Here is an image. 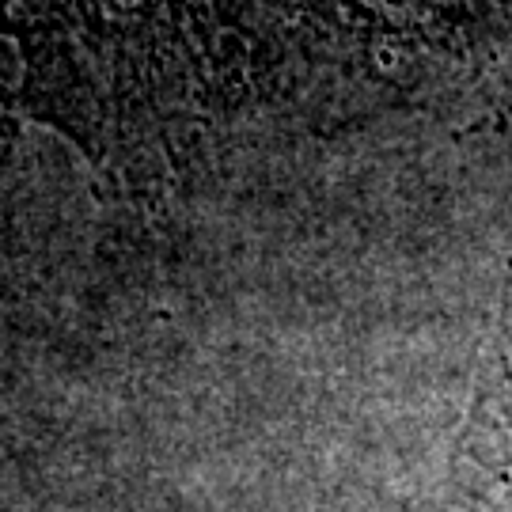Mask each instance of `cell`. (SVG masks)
I'll use <instances>...</instances> for the list:
<instances>
[{
  "label": "cell",
  "mask_w": 512,
  "mask_h": 512,
  "mask_svg": "<svg viewBox=\"0 0 512 512\" xmlns=\"http://www.w3.org/2000/svg\"><path fill=\"white\" fill-rule=\"evenodd\" d=\"M213 4L224 0H0V27L23 46L50 107L73 118L95 73L114 76L133 46Z\"/></svg>",
  "instance_id": "6da1fadb"
}]
</instances>
